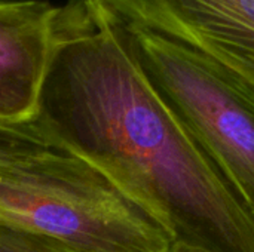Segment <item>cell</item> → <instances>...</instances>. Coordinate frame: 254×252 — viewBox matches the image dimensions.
Instances as JSON below:
<instances>
[{
	"mask_svg": "<svg viewBox=\"0 0 254 252\" xmlns=\"http://www.w3.org/2000/svg\"><path fill=\"white\" fill-rule=\"evenodd\" d=\"M40 131L30 123H0V171L31 165L55 151Z\"/></svg>",
	"mask_w": 254,
	"mask_h": 252,
	"instance_id": "8992f818",
	"label": "cell"
},
{
	"mask_svg": "<svg viewBox=\"0 0 254 252\" xmlns=\"http://www.w3.org/2000/svg\"><path fill=\"white\" fill-rule=\"evenodd\" d=\"M132 28L190 48L254 92V0H103Z\"/></svg>",
	"mask_w": 254,
	"mask_h": 252,
	"instance_id": "277c9868",
	"label": "cell"
},
{
	"mask_svg": "<svg viewBox=\"0 0 254 252\" xmlns=\"http://www.w3.org/2000/svg\"><path fill=\"white\" fill-rule=\"evenodd\" d=\"M0 252H79L57 241L0 226Z\"/></svg>",
	"mask_w": 254,
	"mask_h": 252,
	"instance_id": "52a82bcc",
	"label": "cell"
},
{
	"mask_svg": "<svg viewBox=\"0 0 254 252\" xmlns=\"http://www.w3.org/2000/svg\"><path fill=\"white\" fill-rule=\"evenodd\" d=\"M57 6L43 0H0V123H30L52 45Z\"/></svg>",
	"mask_w": 254,
	"mask_h": 252,
	"instance_id": "5b68a950",
	"label": "cell"
},
{
	"mask_svg": "<svg viewBox=\"0 0 254 252\" xmlns=\"http://www.w3.org/2000/svg\"><path fill=\"white\" fill-rule=\"evenodd\" d=\"M149 83L254 212V92L188 46L132 28Z\"/></svg>",
	"mask_w": 254,
	"mask_h": 252,
	"instance_id": "3957f363",
	"label": "cell"
},
{
	"mask_svg": "<svg viewBox=\"0 0 254 252\" xmlns=\"http://www.w3.org/2000/svg\"><path fill=\"white\" fill-rule=\"evenodd\" d=\"M0 226L79 252H173L167 232L109 178L55 150L0 171Z\"/></svg>",
	"mask_w": 254,
	"mask_h": 252,
	"instance_id": "7a4b0ae2",
	"label": "cell"
},
{
	"mask_svg": "<svg viewBox=\"0 0 254 252\" xmlns=\"http://www.w3.org/2000/svg\"><path fill=\"white\" fill-rule=\"evenodd\" d=\"M31 122L144 209L173 252H254L253 209L161 101L103 0L57 6Z\"/></svg>",
	"mask_w": 254,
	"mask_h": 252,
	"instance_id": "6da1fadb",
	"label": "cell"
}]
</instances>
